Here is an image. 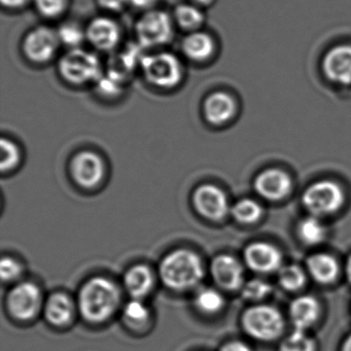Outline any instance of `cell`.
Instances as JSON below:
<instances>
[{
  "instance_id": "obj_1",
  "label": "cell",
  "mask_w": 351,
  "mask_h": 351,
  "mask_svg": "<svg viewBox=\"0 0 351 351\" xmlns=\"http://www.w3.org/2000/svg\"><path fill=\"white\" fill-rule=\"evenodd\" d=\"M119 287L110 279L94 277L82 287L77 307L89 322H104L112 317L120 304Z\"/></svg>"
},
{
  "instance_id": "obj_2",
  "label": "cell",
  "mask_w": 351,
  "mask_h": 351,
  "mask_svg": "<svg viewBox=\"0 0 351 351\" xmlns=\"http://www.w3.org/2000/svg\"><path fill=\"white\" fill-rule=\"evenodd\" d=\"M162 282L173 291H188L197 287L204 276V266L192 250H176L160 263Z\"/></svg>"
},
{
  "instance_id": "obj_3",
  "label": "cell",
  "mask_w": 351,
  "mask_h": 351,
  "mask_svg": "<svg viewBox=\"0 0 351 351\" xmlns=\"http://www.w3.org/2000/svg\"><path fill=\"white\" fill-rule=\"evenodd\" d=\"M141 69L145 81L158 89H173L180 85L184 77V69L180 59L168 52L154 53L143 56L141 61Z\"/></svg>"
},
{
  "instance_id": "obj_4",
  "label": "cell",
  "mask_w": 351,
  "mask_h": 351,
  "mask_svg": "<svg viewBox=\"0 0 351 351\" xmlns=\"http://www.w3.org/2000/svg\"><path fill=\"white\" fill-rule=\"evenodd\" d=\"M58 69L62 79L73 85L96 83L102 75L99 58L82 48L65 53L59 60Z\"/></svg>"
},
{
  "instance_id": "obj_5",
  "label": "cell",
  "mask_w": 351,
  "mask_h": 351,
  "mask_svg": "<svg viewBox=\"0 0 351 351\" xmlns=\"http://www.w3.org/2000/svg\"><path fill=\"white\" fill-rule=\"evenodd\" d=\"M242 326L248 336L258 341L269 342L280 336L285 322L276 308L258 305L246 310L242 317Z\"/></svg>"
},
{
  "instance_id": "obj_6",
  "label": "cell",
  "mask_w": 351,
  "mask_h": 351,
  "mask_svg": "<svg viewBox=\"0 0 351 351\" xmlns=\"http://www.w3.org/2000/svg\"><path fill=\"white\" fill-rule=\"evenodd\" d=\"M137 40L143 48H158L168 44L173 38V23L163 11L147 12L135 26Z\"/></svg>"
},
{
  "instance_id": "obj_7",
  "label": "cell",
  "mask_w": 351,
  "mask_h": 351,
  "mask_svg": "<svg viewBox=\"0 0 351 351\" xmlns=\"http://www.w3.org/2000/svg\"><path fill=\"white\" fill-rule=\"evenodd\" d=\"M344 201L342 188L330 180L312 184L303 195L304 206L314 217L336 213Z\"/></svg>"
},
{
  "instance_id": "obj_8",
  "label": "cell",
  "mask_w": 351,
  "mask_h": 351,
  "mask_svg": "<svg viewBox=\"0 0 351 351\" xmlns=\"http://www.w3.org/2000/svg\"><path fill=\"white\" fill-rule=\"evenodd\" d=\"M59 45L60 42L57 32L47 26H38L26 34L22 49L28 60L43 64L52 60Z\"/></svg>"
},
{
  "instance_id": "obj_9",
  "label": "cell",
  "mask_w": 351,
  "mask_h": 351,
  "mask_svg": "<svg viewBox=\"0 0 351 351\" xmlns=\"http://www.w3.org/2000/svg\"><path fill=\"white\" fill-rule=\"evenodd\" d=\"M42 302V293L38 285L21 282L10 291L8 309L16 319L30 320L40 311Z\"/></svg>"
},
{
  "instance_id": "obj_10",
  "label": "cell",
  "mask_w": 351,
  "mask_h": 351,
  "mask_svg": "<svg viewBox=\"0 0 351 351\" xmlns=\"http://www.w3.org/2000/svg\"><path fill=\"white\" fill-rule=\"evenodd\" d=\"M324 77L339 87L351 86V45L332 47L322 61Z\"/></svg>"
},
{
  "instance_id": "obj_11",
  "label": "cell",
  "mask_w": 351,
  "mask_h": 351,
  "mask_svg": "<svg viewBox=\"0 0 351 351\" xmlns=\"http://www.w3.org/2000/svg\"><path fill=\"white\" fill-rule=\"evenodd\" d=\"M195 208L202 217L219 221L229 213V202L223 191L213 184H202L193 195Z\"/></svg>"
},
{
  "instance_id": "obj_12",
  "label": "cell",
  "mask_w": 351,
  "mask_h": 351,
  "mask_svg": "<svg viewBox=\"0 0 351 351\" xmlns=\"http://www.w3.org/2000/svg\"><path fill=\"white\" fill-rule=\"evenodd\" d=\"M71 170L73 180L79 186L92 189L101 182L106 167L97 154L84 151L75 156L71 161Z\"/></svg>"
},
{
  "instance_id": "obj_13",
  "label": "cell",
  "mask_w": 351,
  "mask_h": 351,
  "mask_svg": "<svg viewBox=\"0 0 351 351\" xmlns=\"http://www.w3.org/2000/svg\"><path fill=\"white\" fill-rule=\"evenodd\" d=\"M237 110L235 98L225 91L213 92L203 102V116L209 124L215 126H223L231 122Z\"/></svg>"
},
{
  "instance_id": "obj_14",
  "label": "cell",
  "mask_w": 351,
  "mask_h": 351,
  "mask_svg": "<svg viewBox=\"0 0 351 351\" xmlns=\"http://www.w3.org/2000/svg\"><path fill=\"white\" fill-rule=\"evenodd\" d=\"M86 38L94 48L106 52L120 43V27L110 18H94L86 28Z\"/></svg>"
},
{
  "instance_id": "obj_15",
  "label": "cell",
  "mask_w": 351,
  "mask_h": 351,
  "mask_svg": "<svg viewBox=\"0 0 351 351\" xmlns=\"http://www.w3.org/2000/svg\"><path fill=\"white\" fill-rule=\"evenodd\" d=\"M211 275L221 289L235 291L243 285V268L234 256L221 254L211 263Z\"/></svg>"
},
{
  "instance_id": "obj_16",
  "label": "cell",
  "mask_w": 351,
  "mask_h": 351,
  "mask_svg": "<svg viewBox=\"0 0 351 351\" xmlns=\"http://www.w3.org/2000/svg\"><path fill=\"white\" fill-rule=\"evenodd\" d=\"M246 265L256 272L269 273L281 266V252L278 248L266 242L250 244L244 250Z\"/></svg>"
},
{
  "instance_id": "obj_17",
  "label": "cell",
  "mask_w": 351,
  "mask_h": 351,
  "mask_svg": "<svg viewBox=\"0 0 351 351\" xmlns=\"http://www.w3.org/2000/svg\"><path fill=\"white\" fill-rule=\"evenodd\" d=\"M254 189L258 194L268 200H279L289 194L291 189V180L281 170H265L256 176Z\"/></svg>"
},
{
  "instance_id": "obj_18",
  "label": "cell",
  "mask_w": 351,
  "mask_h": 351,
  "mask_svg": "<svg viewBox=\"0 0 351 351\" xmlns=\"http://www.w3.org/2000/svg\"><path fill=\"white\" fill-rule=\"evenodd\" d=\"M320 306L311 295L297 298L289 307V315L295 330H306L315 324L319 317Z\"/></svg>"
},
{
  "instance_id": "obj_19",
  "label": "cell",
  "mask_w": 351,
  "mask_h": 351,
  "mask_svg": "<svg viewBox=\"0 0 351 351\" xmlns=\"http://www.w3.org/2000/svg\"><path fill=\"white\" fill-rule=\"evenodd\" d=\"M155 283L153 271L145 265L131 267L124 277V285L132 299H143L151 293Z\"/></svg>"
},
{
  "instance_id": "obj_20",
  "label": "cell",
  "mask_w": 351,
  "mask_h": 351,
  "mask_svg": "<svg viewBox=\"0 0 351 351\" xmlns=\"http://www.w3.org/2000/svg\"><path fill=\"white\" fill-rule=\"evenodd\" d=\"M182 52L191 60L203 62L208 60L215 52V40L206 32H191L182 40Z\"/></svg>"
},
{
  "instance_id": "obj_21",
  "label": "cell",
  "mask_w": 351,
  "mask_h": 351,
  "mask_svg": "<svg viewBox=\"0 0 351 351\" xmlns=\"http://www.w3.org/2000/svg\"><path fill=\"white\" fill-rule=\"evenodd\" d=\"M45 317L53 326H62L69 324L75 314L73 300L64 293H54L45 304Z\"/></svg>"
},
{
  "instance_id": "obj_22",
  "label": "cell",
  "mask_w": 351,
  "mask_h": 351,
  "mask_svg": "<svg viewBox=\"0 0 351 351\" xmlns=\"http://www.w3.org/2000/svg\"><path fill=\"white\" fill-rule=\"evenodd\" d=\"M307 268L318 282L330 283L339 274V265L334 256L326 254H313L308 258Z\"/></svg>"
},
{
  "instance_id": "obj_23",
  "label": "cell",
  "mask_w": 351,
  "mask_h": 351,
  "mask_svg": "<svg viewBox=\"0 0 351 351\" xmlns=\"http://www.w3.org/2000/svg\"><path fill=\"white\" fill-rule=\"evenodd\" d=\"M195 306L199 311L206 314H215L221 311L225 305V299L217 289L203 287L195 295Z\"/></svg>"
},
{
  "instance_id": "obj_24",
  "label": "cell",
  "mask_w": 351,
  "mask_h": 351,
  "mask_svg": "<svg viewBox=\"0 0 351 351\" xmlns=\"http://www.w3.org/2000/svg\"><path fill=\"white\" fill-rule=\"evenodd\" d=\"M174 19L182 29L193 32L202 25L204 15L196 5H180L174 12Z\"/></svg>"
},
{
  "instance_id": "obj_25",
  "label": "cell",
  "mask_w": 351,
  "mask_h": 351,
  "mask_svg": "<svg viewBox=\"0 0 351 351\" xmlns=\"http://www.w3.org/2000/svg\"><path fill=\"white\" fill-rule=\"evenodd\" d=\"M279 351H317V345L306 330H295L281 341Z\"/></svg>"
},
{
  "instance_id": "obj_26",
  "label": "cell",
  "mask_w": 351,
  "mask_h": 351,
  "mask_svg": "<svg viewBox=\"0 0 351 351\" xmlns=\"http://www.w3.org/2000/svg\"><path fill=\"white\" fill-rule=\"evenodd\" d=\"M298 234L302 241L309 245L320 243L326 236L324 225L315 217L304 219L298 227Z\"/></svg>"
},
{
  "instance_id": "obj_27",
  "label": "cell",
  "mask_w": 351,
  "mask_h": 351,
  "mask_svg": "<svg viewBox=\"0 0 351 351\" xmlns=\"http://www.w3.org/2000/svg\"><path fill=\"white\" fill-rule=\"evenodd\" d=\"M231 213L236 221L242 223H256L262 217L261 205L252 199H242L231 208Z\"/></svg>"
},
{
  "instance_id": "obj_28",
  "label": "cell",
  "mask_w": 351,
  "mask_h": 351,
  "mask_svg": "<svg viewBox=\"0 0 351 351\" xmlns=\"http://www.w3.org/2000/svg\"><path fill=\"white\" fill-rule=\"evenodd\" d=\"M57 36L60 44L64 45L69 50L81 48V45L87 40L86 30L73 22L62 24L57 30Z\"/></svg>"
},
{
  "instance_id": "obj_29",
  "label": "cell",
  "mask_w": 351,
  "mask_h": 351,
  "mask_svg": "<svg viewBox=\"0 0 351 351\" xmlns=\"http://www.w3.org/2000/svg\"><path fill=\"white\" fill-rule=\"evenodd\" d=\"M278 279L281 287L287 291H297L306 282L305 273L295 265H289L279 269Z\"/></svg>"
},
{
  "instance_id": "obj_30",
  "label": "cell",
  "mask_w": 351,
  "mask_h": 351,
  "mask_svg": "<svg viewBox=\"0 0 351 351\" xmlns=\"http://www.w3.org/2000/svg\"><path fill=\"white\" fill-rule=\"evenodd\" d=\"M124 316L129 324L141 326L149 320V310L141 300L132 299L125 306Z\"/></svg>"
},
{
  "instance_id": "obj_31",
  "label": "cell",
  "mask_w": 351,
  "mask_h": 351,
  "mask_svg": "<svg viewBox=\"0 0 351 351\" xmlns=\"http://www.w3.org/2000/svg\"><path fill=\"white\" fill-rule=\"evenodd\" d=\"M36 11L45 18L55 19L62 15L69 7V0H32Z\"/></svg>"
},
{
  "instance_id": "obj_32",
  "label": "cell",
  "mask_w": 351,
  "mask_h": 351,
  "mask_svg": "<svg viewBox=\"0 0 351 351\" xmlns=\"http://www.w3.org/2000/svg\"><path fill=\"white\" fill-rule=\"evenodd\" d=\"M20 151L19 147L16 145L11 139H1V161L0 166L3 172L13 169L19 163Z\"/></svg>"
},
{
  "instance_id": "obj_33",
  "label": "cell",
  "mask_w": 351,
  "mask_h": 351,
  "mask_svg": "<svg viewBox=\"0 0 351 351\" xmlns=\"http://www.w3.org/2000/svg\"><path fill=\"white\" fill-rule=\"evenodd\" d=\"M122 79L119 73L110 71L106 77L101 75L99 80L96 82L98 92L106 97H114L118 96L122 91Z\"/></svg>"
},
{
  "instance_id": "obj_34",
  "label": "cell",
  "mask_w": 351,
  "mask_h": 351,
  "mask_svg": "<svg viewBox=\"0 0 351 351\" xmlns=\"http://www.w3.org/2000/svg\"><path fill=\"white\" fill-rule=\"evenodd\" d=\"M271 287L262 279H252L242 287V295L246 300L258 301L271 293Z\"/></svg>"
},
{
  "instance_id": "obj_35",
  "label": "cell",
  "mask_w": 351,
  "mask_h": 351,
  "mask_svg": "<svg viewBox=\"0 0 351 351\" xmlns=\"http://www.w3.org/2000/svg\"><path fill=\"white\" fill-rule=\"evenodd\" d=\"M22 274V267L17 261L10 256H5L0 263V275L3 281H13Z\"/></svg>"
},
{
  "instance_id": "obj_36",
  "label": "cell",
  "mask_w": 351,
  "mask_h": 351,
  "mask_svg": "<svg viewBox=\"0 0 351 351\" xmlns=\"http://www.w3.org/2000/svg\"><path fill=\"white\" fill-rule=\"evenodd\" d=\"M97 3L101 9L112 13L123 11L129 5L128 0H97Z\"/></svg>"
},
{
  "instance_id": "obj_37",
  "label": "cell",
  "mask_w": 351,
  "mask_h": 351,
  "mask_svg": "<svg viewBox=\"0 0 351 351\" xmlns=\"http://www.w3.org/2000/svg\"><path fill=\"white\" fill-rule=\"evenodd\" d=\"M219 351H252V349L246 343L235 340L226 343Z\"/></svg>"
},
{
  "instance_id": "obj_38",
  "label": "cell",
  "mask_w": 351,
  "mask_h": 351,
  "mask_svg": "<svg viewBox=\"0 0 351 351\" xmlns=\"http://www.w3.org/2000/svg\"><path fill=\"white\" fill-rule=\"evenodd\" d=\"M1 5L8 9L16 10L25 7L32 0H0Z\"/></svg>"
},
{
  "instance_id": "obj_39",
  "label": "cell",
  "mask_w": 351,
  "mask_h": 351,
  "mask_svg": "<svg viewBox=\"0 0 351 351\" xmlns=\"http://www.w3.org/2000/svg\"><path fill=\"white\" fill-rule=\"evenodd\" d=\"M157 0H128L129 5L136 9H151L155 5Z\"/></svg>"
},
{
  "instance_id": "obj_40",
  "label": "cell",
  "mask_w": 351,
  "mask_h": 351,
  "mask_svg": "<svg viewBox=\"0 0 351 351\" xmlns=\"http://www.w3.org/2000/svg\"><path fill=\"white\" fill-rule=\"evenodd\" d=\"M341 351H351V335L345 339L342 346H341Z\"/></svg>"
},
{
  "instance_id": "obj_41",
  "label": "cell",
  "mask_w": 351,
  "mask_h": 351,
  "mask_svg": "<svg viewBox=\"0 0 351 351\" xmlns=\"http://www.w3.org/2000/svg\"><path fill=\"white\" fill-rule=\"evenodd\" d=\"M191 1H192L193 3H195V5L206 7V5H211L215 0H191Z\"/></svg>"
},
{
  "instance_id": "obj_42",
  "label": "cell",
  "mask_w": 351,
  "mask_h": 351,
  "mask_svg": "<svg viewBox=\"0 0 351 351\" xmlns=\"http://www.w3.org/2000/svg\"><path fill=\"white\" fill-rule=\"evenodd\" d=\"M346 272L347 277H348L349 281L351 282V256L349 258L348 262H347Z\"/></svg>"
}]
</instances>
